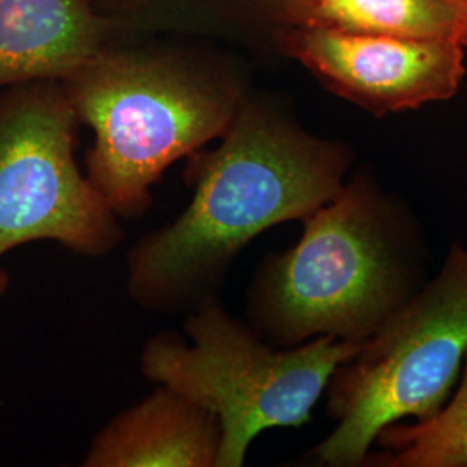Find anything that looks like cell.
Returning a JSON list of instances; mask_svg holds the SVG:
<instances>
[{"label": "cell", "instance_id": "obj_1", "mask_svg": "<svg viewBox=\"0 0 467 467\" xmlns=\"http://www.w3.org/2000/svg\"><path fill=\"white\" fill-rule=\"evenodd\" d=\"M351 163L347 144L308 134L274 100L250 94L217 148L191 156L184 212L129 251L130 300L161 316L215 300L237 254L333 200Z\"/></svg>", "mask_w": 467, "mask_h": 467}, {"label": "cell", "instance_id": "obj_2", "mask_svg": "<svg viewBox=\"0 0 467 467\" xmlns=\"http://www.w3.org/2000/svg\"><path fill=\"white\" fill-rule=\"evenodd\" d=\"M301 222L300 241L254 270L246 322L281 348L318 336L364 345L424 284L418 223L368 171Z\"/></svg>", "mask_w": 467, "mask_h": 467}, {"label": "cell", "instance_id": "obj_3", "mask_svg": "<svg viewBox=\"0 0 467 467\" xmlns=\"http://www.w3.org/2000/svg\"><path fill=\"white\" fill-rule=\"evenodd\" d=\"M63 84L94 132L87 179L121 220L144 217L167 168L218 140L250 96L227 63L109 44Z\"/></svg>", "mask_w": 467, "mask_h": 467}, {"label": "cell", "instance_id": "obj_4", "mask_svg": "<svg viewBox=\"0 0 467 467\" xmlns=\"http://www.w3.org/2000/svg\"><path fill=\"white\" fill-rule=\"evenodd\" d=\"M181 334L156 333L140 351V370L204 405L222 428L218 467H241L253 440L272 428H298L326 391L334 370L360 343L318 336L274 347L218 298L187 314Z\"/></svg>", "mask_w": 467, "mask_h": 467}, {"label": "cell", "instance_id": "obj_5", "mask_svg": "<svg viewBox=\"0 0 467 467\" xmlns=\"http://www.w3.org/2000/svg\"><path fill=\"white\" fill-rule=\"evenodd\" d=\"M467 353V246L451 244L440 274L422 284L329 378L333 433L306 464L360 467L386 426L426 420L447 403Z\"/></svg>", "mask_w": 467, "mask_h": 467}, {"label": "cell", "instance_id": "obj_6", "mask_svg": "<svg viewBox=\"0 0 467 467\" xmlns=\"http://www.w3.org/2000/svg\"><path fill=\"white\" fill-rule=\"evenodd\" d=\"M80 125L63 82L0 90V256L52 241L104 258L121 244V218L77 163Z\"/></svg>", "mask_w": 467, "mask_h": 467}, {"label": "cell", "instance_id": "obj_7", "mask_svg": "<svg viewBox=\"0 0 467 467\" xmlns=\"http://www.w3.org/2000/svg\"><path fill=\"white\" fill-rule=\"evenodd\" d=\"M275 42L327 90L374 117L449 100L466 77L457 38L289 28Z\"/></svg>", "mask_w": 467, "mask_h": 467}, {"label": "cell", "instance_id": "obj_8", "mask_svg": "<svg viewBox=\"0 0 467 467\" xmlns=\"http://www.w3.org/2000/svg\"><path fill=\"white\" fill-rule=\"evenodd\" d=\"M156 386L94 436L80 466L218 467L217 416L173 388Z\"/></svg>", "mask_w": 467, "mask_h": 467}, {"label": "cell", "instance_id": "obj_9", "mask_svg": "<svg viewBox=\"0 0 467 467\" xmlns=\"http://www.w3.org/2000/svg\"><path fill=\"white\" fill-rule=\"evenodd\" d=\"M117 30L88 0H0V90L65 82Z\"/></svg>", "mask_w": 467, "mask_h": 467}, {"label": "cell", "instance_id": "obj_10", "mask_svg": "<svg viewBox=\"0 0 467 467\" xmlns=\"http://www.w3.org/2000/svg\"><path fill=\"white\" fill-rule=\"evenodd\" d=\"M115 28L223 35L265 25L285 28L291 0H88Z\"/></svg>", "mask_w": 467, "mask_h": 467}, {"label": "cell", "instance_id": "obj_11", "mask_svg": "<svg viewBox=\"0 0 467 467\" xmlns=\"http://www.w3.org/2000/svg\"><path fill=\"white\" fill-rule=\"evenodd\" d=\"M296 28L436 36L462 42L459 16L445 0H300Z\"/></svg>", "mask_w": 467, "mask_h": 467}, {"label": "cell", "instance_id": "obj_12", "mask_svg": "<svg viewBox=\"0 0 467 467\" xmlns=\"http://www.w3.org/2000/svg\"><path fill=\"white\" fill-rule=\"evenodd\" d=\"M376 441L386 451L368 453L364 466L467 467V353L462 381L449 403L426 420L386 426Z\"/></svg>", "mask_w": 467, "mask_h": 467}, {"label": "cell", "instance_id": "obj_13", "mask_svg": "<svg viewBox=\"0 0 467 467\" xmlns=\"http://www.w3.org/2000/svg\"><path fill=\"white\" fill-rule=\"evenodd\" d=\"M451 9L455 11V15L459 16L461 26H462V42L467 47V0H445Z\"/></svg>", "mask_w": 467, "mask_h": 467}, {"label": "cell", "instance_id": "obj_14", "mask_svg": "<svg viewBox=\"0 0 467 467\" xmlns=\"http://www.w3.org/2000/svg\"><path fill=\"white\" fill-rule=\"evenodd\" d=\"M9 284H11V277L7 272L0 270V298L5 295V291L9 289Z\"/></svg>", "mask_w": 467, "mask_h": 467}]
</instances>
